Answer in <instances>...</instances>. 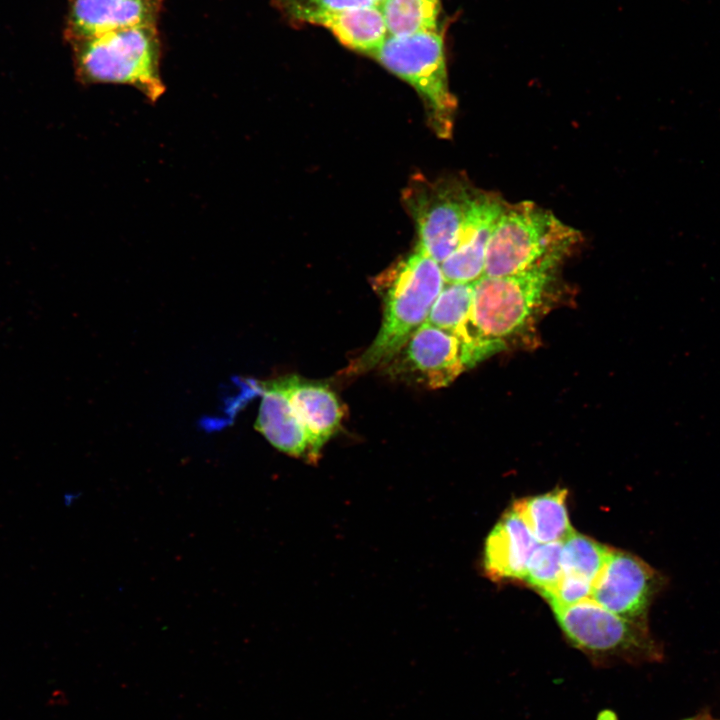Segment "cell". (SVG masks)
<instances>
[{"label": "cell", "instance_id": "obj_8", "mask_svg": "<svg viewBox=\"0 0 720 720\" xmlns=\"http://www.w3.org/2000/svg\"><path fill=\"white\" fill-rule=\"evenodd\" d=\"M385 365L391 376L432 389L447 386L471 367L461 341L427 322L411 334Z\"/></svg>", "mask_w": 720, "mask_h": 720}, {"label": "cell", "instance_id": "obj_6", "mask_svg": "<svg viewBox=\"0 0 720 720\" xmlns=\"http://www.w3.org/2000/svg\"><path fill=\"white\" fill-rule=\"evenodd\" d=\"M552 609L570 643L593 660L643 662L662 655L648 621L624 618L591 599Z\"/></svg>", "mask_w": 720, "mask_h": 720}, {"label": "cell", "instance_id": "obj_5", "mask_svg": "<svg viewBox=\"0 0 720 720\" xmlns=\"http://www.w3.org/2000/svg\"><path fill=\"white\" fill-rule=\"evenodd\" d=\"M370 57L418 92L440 137L451 135L457 101L449 89L444 39L439 31L407 37L388 35Z\"/></svg>", "mask_w": 720, "mask_h": 720}, {"label": "cell", "instance_id": "obj_10", "mask_svg": "<svg viewBox=\"0 0 720 720\" xmlns=\"http://www.w3.org/2000/svg\"><path fill=\"white\" fill-rule=\"evenodd\" d=\"M506 203L496 193L475 191L457 248L440 264L445 282L472 283L484 275L487 245Z\"/></svg>", "mask_w": 720, "mask_h": 720}, {"label": "cell", "instance_id": "obj_15", "mask_svg": "<svg viewBox=\"0 0 720 720\" xmlns=\"http://www.w3.org/2000/svg\"><path fill=\"white\" fill-rule=\"evenodd\" d=\"M262 400L255 428L278 450L316 461L308 435L293 418L286 396L275 380L261 384Z\"/></svg>", "mask_w": 720, "mask_h": 720}, {"label": "cell", "instance_id": "obj_4", "mask_svg": "<svg viewBox=\"0 0 720 720\" xmlns=\"http://www.w3.org/2000/svg\"><path fill=\"white\" fill-rule=\"evenodd\" d=\"M578 236L534 202L506 203L487 245L484 275L499 277L543 264L558 265Z\"/></svg>", "mask_w": 720, "mask_h": 720}, {"label": "cell", "instance_id": "obj_7", "mask_svg": "<svg viewBox=\"0 0 720 720\" xmlns=\"http://www.w3.org/2000/svg\"><path fill=\"white\" fill-rule=\"evenodd\" d=\"M475 191L459 179L430 182L416 177L404 192L417 226L418 247L440 264L457 248Z\"/></svg>", "mask_w": 720, "mask_h": 720}, {"label": "cell", "instance_id": "obj_9", "mask_svg": "<svg viewBox=\"0 0 720 720\" xmlns=\"http://www.w3.org/2000/svg\"><path fill=\"white\" fill-rule=\"evenodd\" d=\"M666 584L665 576L639 557L611 549L590 599L624 618L648 621L650 605Z\"/></svg>", "mask_w": 720, "mask_h": 720}, {"label": "cell", "instance_id": "obj_16", "mask_svg": "<svg viewBox=\"0 0 720 720\" xmlns=\"http://www.w3.org/2000/svg\"><path fill=\"white\" fill-rule=\"evenodd\" d=\"M566 498L567 490L556 488L545 494L519 499L512 508L540 544L563 542L574 532Z\"/></svg>", "mask_w": 720, "mask_h": 720}, {"label": "cell", "instance_id": "obj_14", "mask_svg": "<svg viewBox=\"0 0 720 720\" xmlns=\"http://www.w3.org/2000/svg\"><path fill=\"white\" fill-rule=\"evenodd\" d=\"M289 18L324 27L344 46L368 56H371L388 37L378 6L335 11H304Z\"/></svg>", "mask_w": 720, "mask_h": 720}, {"label": "cell", "instance_id": "obj_18", "mask_svg": "<svg viewBox=\"0 0 720 720\" xmlns=\"http://www.w3.org/2000/svg\"><path fill=\"white\" fill-rule=\"evenodd\" d=\"M610 552L611 548L574 531L562 542L563 572L579 576L594 584Z\"/></svg>", "mask_w": 720, "mask_h": 720}, {"label": "cell", "instance_id": "obj_20", "mask_svg": "<svg viewBox=\"0 0 720 720\" xmlns=\"http://www.w3.org/2000/svg\"><path fill=\"white\" fill-rule=\"evenodd\" d=\"M562 574V542L544 543L533 552L523 580L544 596L556 586Z\"/></svg>", "mask_w": 720, "mask_h": 720}, {"label": "cell", "instance_id": "obj_19", "mask_svg": "<svg viewBox=\"0 0 720 720\" xmlns=\"http://www.w3.org/2000/svg\"><path fill=\"white\" fill-rule=\"evenodd\" d=\"M472 283H447L435 300L426 322L456 335L470 317Z\"/></svg>", "mask_w": 720, "mask_h": 720}, {"label": "cell", "instance_id": "obj_11", "mask_svg": "<svg viewBox=\"0 0 720 720\" xmlns=\"http://www.w3.org/2000/svg\"><path fill=\"white\" fill-rule=\"evenodd\" d=\"M164 0H67L64 38L67 42L108 32L156 26Z\"/></svg>", "mask_w": 720, "mask_h": 720}, {"label": "cell", "instance_id": "obj_2", "mask_svg": "<svg viewBox=\"0 0 720 720\" xmlns=\"http://www.w3.org/2000/svg\"><path fill=\"white\" fill-rule=\"evenodd\" d=\"M384 290V317L370 347L355 362V372L384 365L426 322L445 285L440 263L419 247L378 279Z\"/></svg>", "mask_w": 720, "mask_h": 720}, {"label": "cell", "instance_id": "obj_13", "mask_svg": "<svg viewBox=\"0 0 720 720\" xmlns=\"http://www.w3.org/2000/svg\"><path fill=\"white\" fill-rule=\"evenodd\" d=\"M539 544L522 518L511 508L486 539L484 569L487 575L494 580L523 579Z\"/></svg>", "mask_w": 720, "mask_h": 720}, {"label": "cell", "instance_id": "obj_3", "mask_svg": "<svg viewBox=\"0 0 720 720\" xmlns=\"http://www.w3.org/2000/svg\"><path fill=\"white\" fill-rule=\"evenodd\" d=\"M69 44L75 75L81 84L128 85L150 103L164 94L162 45L156 26L120 29Z\"/></svg>", "mask_w": 720, "mask_h": 720}, {"label": "cell", "instance_id": "obj_24", "mask_svg": "<svg viewBox=\"0 0 720 720\" xmlns=\"http://www.w3.org/2000/svg\"><path fill=\"white\" fill-rule=\"evenodd\" d=\"M378 7L384 0H372Z\"/></svg>", "mask_w": 720, "mask_h": 720}, {"label": "cell", "instance_id": "obj_21", "mask_svg": "<svg viewBox=\"0 0 720 720\" xmlns=\"http://www.w3.org/2000/svg\"><path fill=\"white\" fill-rule=\"evenodd\" d=\"M593 584L579 576L563 572L556 586L543 597L552 608L567 607L590 599Z\"/></svg>", "mask_w": 720, "mask_h": 720}, {"label": "cell", "instance_id": "obj_12", "mask_svg": "<svg viewBox=\"0 0 720 720\" xmlns=\"http://www.w3.org/2000/svg\"><path fill=\"white\" fill-rule=\"evenodd\" d=\"M275 381L286 396L293 418L308 435L317 460L320 450L335 434L343 416L336 395L327 385L296 376Z\"/></svg>", "mask_w": 720, "mask_h": 720}, {"label": "cell", "instance_id": "obj_17", "mask_svg": "<svg viewBox=\"0 0 720 720\" xmlns=\"http://www.w3.org/2000/svg\"><path fill=\"white\" fill-rule=\"evenodd\" d=\"M379 9L389 36L438 31L440 0H384Z\"/></svg>", "mask_w": 720, "mask_h": 720}, {"label": "cell", "instance_id": "obj_22", "mask_svg": "<svg viewBox=\"0 0 720 720\" xmlns=\"http://www.w3.org/2000/svg\"><path fill=\"white\" fill-rule=\"evenodd\" d=\"M278 7L289 17L304 11H335L377 6L372 0H277Z\"/></svg>", "mask_w": 720, "mask_h": 720}, {"label": "cell", "instance_id": "obj_1", "mask_svg": "<svg viewBox=\"0 0 720 720\" xmlns=\"http://www.w3.org/2000/svg\"><path fill=\"white\" fill-rule=\"evenodd\" d=\"M557 265L473 282L470 317L455 335L475 365L522 332L543 303Z\"/></svg>", "mask_w": 720, "mask_h": 720}, {"label": "cell", "instance_id": "obj_23", "mask_svg": "<svg viewBox=\"0 0 720 720\" xmlns=\"http://www.w3.org/2000/svg\"><path fill=\"white\" fill-rule=\"evenodd\" d=\"M689 720H715V719H712L706 715H702V716H698V717H695V718L689 719Z\"/></svg>", "mask_w": 720, "mask_h": 720}]
</instances>
